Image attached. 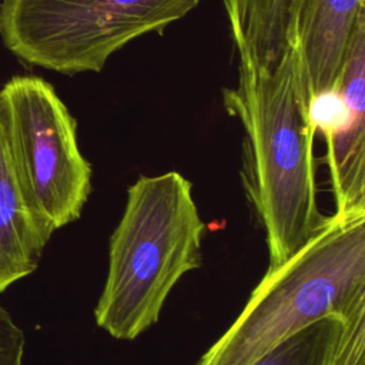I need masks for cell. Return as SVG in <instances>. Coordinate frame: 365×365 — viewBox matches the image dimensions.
Returning <instances> with one entry per match:
<instances>
[{
    "mask_svg": "<svg viewBox=\"0 0 365 365\" xmlns=\"http://www.w3.org/2000/svg\"><path fill=\"white\" fill-rule=\"evenodd\" d=\"M24 345L23 329L0 305V365H23Z\"/></svg>",
    "mask_w": 365,
    "mask_h": 365,
    "instance_id": "cell-11",
    "label": "cell"
},
{
    "mask_svg": "<svg viewBox=\"0 0 365 365\" xmlns=\"http://www.w3.org/2000/svg\"><path fill=\"white\" fill-rule=\"evenodd\" d=\"M335 365H365V304L342 321Z\"/></svg>",
    "mask_w": 365,
    "mask_h": 365,
    "instance_id": "cell-10",
    "label": "cell"
},
{
    "mask_svg": "<svg viewBox=\"0 0 365 365\" xmlns=\"http://www.w3.org/2000/svg\"><path fill=\"white\" fill-rule=\"evenodd\" d=\"M365 304V214L327 215L287 261L268 268L242 311L194 365H251L305 325Z\"/></svg>",
    "mask_w": 365,
    "mask_h": 365,
    "instance_id": "cell-3",
    "label": "cell"
},
{
    "mask_svg": "<svg viewBox=\"0 0 365 365\" xmlns=\"http://www.w3.org/2000/svg\"><path fill=\"white\" fill-rule=\"evenodd\" d=\"M309 88L294 41L267 66L238 63L237 83L222 91L225 111L244 131L241 184L264 234L268 268L295 254L322 225L318 208Z\"/></svg>",
    "mask_w": 365,
    "mask_h": 365,
    "instance_id": "cell-1",
    "label": "cell"
},
{
    "mask_svg": "<svg viewBox=\"0 0 365 365\" xmlns=\"http://www.w3.org/2000/svg\"><path fill=\"white\" fill-rule=\"evenodd\" d=\"M205 231L192 182L178 171L140 175L130 184L108 242L97 327L133 341L155 325L175 284L200 268Z\"/></svg>",
    "mask_w": 365,
    "mask_h": 365,
    "instance_id": "cell-2",
    "label": "cell"
},
{
    "mask_svg": "<svg viewBox=\"0 0 365 365\" xmlns=\"http://www.w3.org/2000/svg\"><path fill=\"white\" fill-rule=\"evenodd\" d=\"M10 151L36 212L54 231L81 217L93 170L77 141V123L54 87L14 76L0 88Z\"/></svg>",
    "mask_w": 365,
    "mask_h": 365,
    "instance_id": "cell-5",
    "label": "cell"
},
{
    "mask_svg": "<svg viewBox=\"0 0 365 365\" xmlns=\"http://www.w3.org/2000/svg\"><path fill=\"white\" fill-rule=\"evenodd\" d=\"M365 0H297L292 43L301 50L309 97L336 87Z\"/></svg>",
    "mask_w": 365,
    "mask_h": 365,
    "instance_id": "cell-6",
    "label": "cell"
},
{
    "mask_svg": "<svg viewBox=\"0 0 365 365\" xmlns=\"http://www.w3.org/2000/svg\"><path fill=\"white\" fill-rule=\"evenodd\" d=\"M53 234L27 198L0 113V292L37 269Z\"/></svg>",
    "mask_w": 365,
    "mask_h": 365,
    "instance_id": "cell-7",
    "label": "cell"
},
{
    "mask_svg": "<svg viewBox=\"0 0 365 365\" xmlns=\"http://www.w3.org/2000/svg\"><path fill=\"white\" fill-rule=\"evenodd\" d=\"M344 318L325 315L261 355L251 365H335Z\"/></svg>",
    "mask_w": 365,
    "mask_h": 365,
    "instance_id": "cell-9",
    "label": "cell"
},
{
    "mask_svg": "<svg viewBox=\"0 0 365 365\" xmlns=\"http://www.w3.org/2000/svg\"><path fill=\"white\" fill-rule=\"evenodd\" d=\"M240 63L267 66L292 44L297 0H222Z\"/></svg>",
    "mask_w": 365,
    "mask_h": 365,
    "instance_id": "cell-8",
    "label": "cell"
},
{
    "mask_svg": "<svg viewBox=\"0 0 365 365\" xmlns=\"http://www.w3.org/2000/svg\"><path fill=\"white\" fill-rule=\"evenodd\" d=\"M201 0H1L0 36L20 60L63 74L98 73L130 41L163 33Z\"/></svg>",
    "mask_w": 365,
    "mask_h": 365,
    "instance_id": "cell-4",
    "label": "cell"
}]
</instances>
